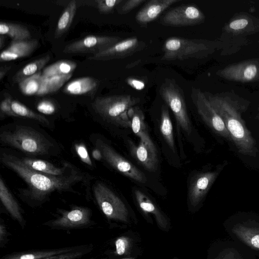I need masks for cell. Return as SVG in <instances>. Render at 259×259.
Listing matches in <instances>:
<instances>
[{"label":"cell","mask_w":259,"mask_h":259,"mask_svg":"<svg viewBox=\"0 0 259 259\" xmlns=\"http://www.w3.org/2000/svg\"><path fill=\"white\" fill-rule=\"evenodd\" d=\"M1 160L26 183L28 189L24 191V195L37 202L44 201L55 191H69L83 179V176L76 171L63 176H54L35 171L26 166L20 158L5 152L2 153Z\"/></svg>","instance_id":"6da1fadb"},{"label":"cell","mask_w":259,"mask_h":259,"mask_svg":"<svg viewBox=\"0 0 259 259\" xmlns=\"http://www.w3.org/2000/svg\"><path fill=\"white\" fill-rule=\"evenodd\" d=\"M207 99L222 119L238 151L246 155H255L257 152L255 141L234 105L222 97L209 96Z\"/></svg>","instance_id":"7a4b0ae2"},{"label":"cell","mask_w":259,"mask_h":259,"mask_svg":"<svg viewBox=\"0 0 259 259\" xmlns=\"http://www.w3.org/2000/svg\"><path fill=\"white\" fill-rule=\"evenodd\" d=\"M1 142L30 155L49 154L51 143L42 135L33 128L17 126L12 131H4L0 134Z\"/></svg>","instance_id":"3957f363"},{"label":"cell","mask_w":259,"mask_h":259,"mask_svg":"<svg viewBox=\"0 0 259 259\" xmlns=\"http://www.w3.org/2000/svg\"><path fill=\"white\" fill-rule=\"evenodd\" d=\"M139 101L138 98L128 95H113L96 98L92 106L103 118L124 126L122 116Z\"/></svg>","instance_id":"277c9868"},{"label":"cell","mask_w":259,"mask_h":259,"mask_svg":"<svg viewBox=\"0 0 259 259\" xmlns=\"http://www.w3.org/2000/svg\"><path fill=\"white\" fill-rule=\"evenodd\" d=\"M93 193L98 205L107 218L128 222V212L125 205L105 184L96 183L93 187Z\"/></svg>","instance_id":"5b68a950"},{"label":"cell","mask_w":259,"mask_h":259,"mask_svg":"<svg viewBox=\"0 0 259 259\" xmlns=\"http://www.w3.org/2000/svg\"><path fill=\"white\" fill-rule=\"evenodd\" d=\"M208 49V46L203 41L172 37L164 44L162 59L174 60L201 57Z\"/></svg>","instance_id":"8992f818"},{"label":"cell","mask_w":259,"mask_h":259,"mask_svg":"<svg viewBox=\"0 0 259 259\" xmlns=\"http://www.w3.org/2000/svg\"><path fill=\"white\" fill-rule=\"evenodd\" d=\"M160 94L172 111L178 124L188 134L191 133V124L185 101L179 87L170 79H166L160 88Z\"/></svg>","instance_id":"52a82bcc"},{"label":"cell","mask_w":259,"mask_h":259,"mask_svg":"<svg viewBox=\"0 0 259 259\" xmlns=\"http://www.w3.org/2000/svg\"><path fill=\"white\" fill-rule=\"evenodd\" d=\"M95 145L102 154L103 158L112 167L126 177L141 183H145V175L137 167L119 155L110 145L97 139Z\"/></svg>","instance_id":"ba28073f"},{"label":"cell","mask_w":259,"mask_h":259,"mask_svg":"<svg viewBox=\"0 0 259 259\" xmlns=\"http://www.w3.org/2000/svg\"><path fill=\"white\" fill-rule=\"evenodd\" d=\"M191 97L198 113L205 123L217 134L231 140L222 119L212 106L205 94L198 89L193 88Z\"/></svg>","instance_id":"9c48e42d"},{"label":"cell","mask_w":259,"mask_h":259,"mask_svg":"<svg viewBox=\"0 0 259 259\" xmlns=\"http://www.w3.org/2000/svg\"><path fill=\"white\" fill-rule=\"evenodd\" d=\"M121 40L118 37L89 35L67 45L63 50L65 54H92L102 52Z\"/></svg>","instance_id":"30bf717a"},{"label":"cell","mask_w":259,"mask_h":259,"mask_svg":"<svg viewBox=\"0 0 259 259\" xmlns=\"http://www.w3.org/2000/svg\"><path fill=\"white\" fill-rule=\"evenodd\" d=\"M204 18L203 13L195 6L183 5L168 11L161 18V22L167 26H193L203 22Z\"/></svg>","instance_id":"8fae6325"},{"label":"cell","mask_w":259,"mask_h":259,"mask_svg":"<svg viewBox=\"0 0 259 259\" xmlns=\"http://www.w3.org/2000/svg\"><path fill=\"white\" fill-rule=\"evenodd\" d=\"M145 44L137 37L121 40L109 48L98 54L90 56L89 59L97 61H108L123 58L144 49Z\"/></svg>","instance_id":"7c38bea8"},{"label":"cell","mask_w":259,"mask_h":259,"mask_svg":"<svg viewBox=\"0 0 259 259\" xmlns=\"http://www.w3.org/2000/svg\"><path fill=\"white\" fill-rule=\"evenodd\" d=\"M90 209L85 207L76 206L65 210L57 219L45 225L56 228H77L84 227L91 223Z\"/></svg>","instance_id":"4fadbf2b"},{"label":"cell","mask_w":259,"mask_h":259,"mask_svg":"<svg viewBox=\"0 0 259 259\" xmlns=\"http://www.w3.org/2000/svg\"><path fill=\"white\" fill-rule=\"evenodd\" d=\"M217 74L228 80L249 82L255 80L259 75V66L254 62H244L228 66Z\"/></svg>","instance_id":"5bb4252c"},{"label":"cell","mask_w":259,"mask_h":259,"mask_svg":"<svg viewBox=\"0 0 259 259\" xmlns=\"http://www.w3.org/2000/svg\"><path fill=\"white\" fill-rule=\"evenodd\" d=\"M231 234L250 248L259 251V223L248 221L232 227Z\"/></svg>","instance_id":"9a60e30c"},{"label":"cell","mask_w":259,"mask_h":259,"mask_svg":"<svg viewBox=\"0 0 259 259\" xmlns=\"http://www.w3.org/2000/svg\"><path fill=\"white\" fill-rule=\"evenodd\" d=\"M218 176L217 172H207L196 176L191 181L188 196L193 206L198 205L204 197Z\"/></svg>","instance_id":"2e32d148"},{"label":"cell","mask_w":259,"mask_h":259,"mask_svg":"<svg viewBox=\"0 0 259 259\" xmlns=\"http://www.w3.org/2000/svg\"><path fill=\"white\" fill-rule=\"evenodd\" d=\"M180 0H151L137 13L135 18L140 25H145L156 19L161 13Z\"/></svg>","instance_id":"e0dca14e"},{"label":"cell","mask_w":259,"mask_h":259,"mask_svg":"<svg viewBox=\"0 0 259 259\" xmlns=\"http://www.w3.org/2000/svg\"><path fill=\"white\" fill-rule=\"evenodd\" d=\"M38 45V41L35 39L12 40L10 46L1 52L0 60L1 62L9 61L27 57L32 53Z\"/></svg>","instance_id":"ac0fdd59"},{"label":"cell","mask_w":259,"mask_h":259,"mask_svg":"<svg viewBox=\"0 0 259 259\" xmlns=\"http://www.w3.org/2000/svg\"><path fill=\"white\" fill-rule=\"evenodd\" d=\"M22 162L30 168L45 174L54 176H63L70 174L74 170L68 163L59 167L47 161L28 157L20 158Z\"/></svg>","instance_id":"d6986e66"},{"label":"cell","mask_w":259,"mask_h":259,"mask_svg":"<svg viewBox=\"0 0 259 259\" xmlns=\"http://www.w3.org/2000/svg\"><path fill=\"white\" fill-rule=\"evenodd\" d=\"M132 152L137 160L147 169L154 171L158 159L155 146L140 140L137 146H131Z\"/></svg>","instance_id":"ffe728a7"},{"label":"cell","mask_w":259,"mask_h":259,"mask_svg":"<svg viewBox=\"0 0 259 259\" xmlns=\"http://www.w3.org/2000/svg\"><path fill=\"white\" fill-rule=\"evenodd\" d=\"M99 86V81L91 77H83L74 79L64 88L63 92L73 95L93 96Z\"/></svg>","instance_id":"44dd1931"},{"label":"cell","mask_w":259,"mask_h":259,"mask_svg":"<svg viewBox=\"0 0 259 259\" xmlns=\"http://www.w3.org/2000/svg\"><path fill=\"white\" fill-rule=\"evenodd\" d=\"M74 247L57 249L32 250L14 253L4 256L1 259H43L76 250Z\"/></svg>","instance_id":"7402d4cb"},{"label":"cell","mask_w":259,"mask_h":259,"mask_svg":"<svg viewBox=\"0 0 259 259\" xmlns=\"http://www.w3.org/2000/svg\"><path fill=\"white\" fill-rule=\"evenodd\" d=\"M0 199L11 217L22 224L24 221L20 207L2 177L0 178Z\"/></svg>","instance_id":"603a6c76"},{"label":"cell","mask_w":259,"mask_h":259,"mask_svg":"<svg viewBox=\"0 0 259 259\" xmlns=\"http://www.w3.org/2000/svg\"><path fill=\"white\" fill-rule=\"evenodd\" d=\"M135 195L141 209L153 214L158 225L162 229H165L167 225V220L152 201L140 190H136Z\"/></svg>","instance_id":"cb8c5ba5"},{"label":"cell","mask_w":259,"mask_h":259,"mask_svg":"<svg viewBox=\"0 0 259 259\" xmlns=\"http://www.w3.org/2000/svg\"><path fill=\"white\" fill-rule=\"evenodd\" d=\"M131 118V126L133 132L139 137L140 140L154 146V144L149 136L144 120V115L138 107L131 108L128 110Z\"/></svg>","instance_id":"d4e9b609"},{"label":"cell","mask_w":259,"mask_h":259,"mask_svg":"<svg viewBox=\"0 0 259 259\" xmlns=\"http://www.w3.org/2000/svg\"><path fill=\"white\" fill-rule=\"evenodd\" d=\"M50 60L49 55L39 58L25 65L13 76L14 82L19 83L24 79L41 71Z\"/></svg>","instance_id":"484cf974"},{"label":"cell","mask_w":259,"mask_h":259,"mask_svg":"<svg viewBox=\"0 0 259 259\" xmlns=\"http://www.w3.org/2000/svg\"><path fill=\"white\" fill-rule=\"evenodd\" d=\"M76 10V1H70L58 20L54 33L55 38L61 37L68 31L73 21Z\"/></svg>","instance_id":"4316f807"},{"label":"cell","mask_w":259,"mask_h":259,"mask_svg":"<svg viewBox=\"0 0 259 259\" xmlns=\"http://www.w3.org/2000/svg\"><path fill=\"white\" fill-rule=\"evenodd\" d=\"M0 34L8 35L13 41L28 40L31 35L26 27L17 23L3 21L0 22Z\"/></svg>","instance_id":"83f0119b"},{"label":"cell","mask_w":259,"mask_h":259,"mask_svg":"<svg viewBox=\"0 0 259 259\" xmlns=\"http://www.w3.org/2000/svg\"><path fill=\"white\" fill-rule=\"evenodd\" d=\"M76 66V63L72 61L59 60L44 68L41 73L47 77L72 74Z\"/></svg>","instance_id":"f1b7e54d"},{"label":"cell","mask_w":259,"mask_h":259,"mask_svg":"<svg viewBox=\"0 0 259 259\" xmlns=\"http://www.w3.org/2000/svg\"><path fill=\"white\" fill-rule=\"evenodd\" d=\"M72 74L44 77L43 81L37 95L42 96L57 92L71 77Z\"/></svg>","instance_id":"f546056e"},{"label":"cell","mask_w":259,"mask_h":259,"mask_svg":"<svg viewBox=\"0 0 259 259\" xmlns=\"http://www.w3.org/2000/svg\"><path fill=\"white\" fill-rule=\"evenodd\" d=\"M44 77L41 71L18 83L21 92L25 95H37L41 87Z\"/></svg>","instance_id":"4dcf8cb0"},{"label":"cell","mask_w":259,"mask_h":259,"mask_svg":"<svg viewBox=\"0 0 259 259\" xmlns=\"http://www.w3.org/2000/svg\"><path fill=\"white\" fill-rule=\"evenodd\" d=\"M160 130L167 144L174 151L175 142L172 125L168 110L165 106H163L161 110Z\"/></svg>","instance_id":"1f68e13d"},{"label":"cell","mask_w":259,"mask_h":259,"mask_svg":"<svg viewBox=\"0 0 259 259\" xmlns=\"http://www.w3.org/2000/svg\"><path fill=\"white\" fill-rule=\"evenodd\" d=\"M12 107L17 117L20 116L35 120L47 125L49 123L48 119L45 116L34 112L18 101L12 100Z\"/></svg>","instance_id":"d6a6232c"},{"label":"cell","mask_w":259,"mask_h":259,"mask_svg":"<svg viewBox=\"0 0 259 259\" xmlns=\"http://www.w3.org/2000/svg\"><path fill=\"white\" fill-rule=\"evenodd\" d=\"M124 0H97V8L101 14H108L112 13Z\"/></svg>","instance_id":"836d02e7"},{"label":"cell","mask_w":259,"mask_h":259,"mask_svg":"<svg viewBox=\"0 0 259 259\" xmlns=\"http://www.w3.org/2000/svg\"><path fill=\"white\" fill-rule=\"evenodd\" d=\"M145 2L146 0H124L117 8V12L120 14H127Z\"/></svg>","instance_id":"e575fe53"},{"label":"cell","mask_w":259,"mask_h":259,"mask_svg":"<svg viewBox=\"0 0 259 259\" xmlns=\"http://www.w3.org/2000/svg\"><path fill=\"white\" fill-rule=\"evenodd\" d=\"M36 108L39 112L46 115L52 114L56 110V107L54 102L48 99L40 101L37 104Z\"/></svg>","instance_id":"d590c367"},{"label":"cell","mask_w":259,"mask_h":259,"mask_svg":"<svg viewBox=\"0 0 259 259\" xmlns=\"http://www.w3.org/2000/svg\"><path fill=\"white\" fill-rule=\"evenodd\" d=\"M115 245L116 254L118 255H123L127 252L130 248V239L125 236L120 237L116 240Z\"/></svg>","instance_id":"8d00e7d4"},{"label":"cell","mask_w":259,"mask_h":259,"mask_svg":"<svg viewBox=\"0 0 259 259\" xmlns=\"http://www.w3.org/2000/svg\"><path fill=\"white\" fill-rule=\"evenodd\" d=\"M76 152L81 160L89 166H92L93 163L85 145L83 144L75 145Z\"/></svg>","instance_id":"74e56055"},{"label":"cell","mask_w":259,"mask_h":259,"mask_svg":"<svg viewBox=\"0 0 259 259\" xmlns=\"http://www.w3.org/2000/svg\"><path fill=\"white\" fill-rule=\"evenodd\" d=\"M89 251V250L87 249H76L75 250L66 253H64L58 255H55L43 259H76L78 257H79L83 255Z\"/></svg>","instance_id":"f35d334b"},{"label":"cell","mask_w":259,"mask_h":259,"mask_svg":"<svg viewBox=\"0 0 259 259\" xmlns=\"http://www.w3.org/2000/svg\"><path fill=\"white\" fill-rule=\"evenodd\" d=\"M12 99L10 97H6L1 102L0 110L2 113L11 116L17 117L12 107Z\"/></svg>","instance_id":"ab89813d"},{"label":"cell","mask_w":259,"mask_h":259,"mask_svg":"<svg viewBox=\"0 0 259 259\" xmlns=\"http://www.w3.org/2000/svg\"><path fill=\"white\" fill-rule=\"evenodd\" d=\"M248 24V20L245 18H239L231 21L229 24V29L233 31L242 30Z\"/></svg>","instance_id":"60d3db41"},{"label":"cell","mask_w":259,"mask_h":259,"mask_svg":"<svg viewBox=\"0 0 259 259\" xmlns=\"http://www.w3.org/2000/svg\"><path fill=\"white\" fill-rule=\"evenodd\" d=\"M216 259H241L237 253L233 250H226L221 253Z\"/></svg>","instance_id":"b9f144b4"},{"label":"cell","mask_w":259,"mask_h":259,"mask_svg":"<svg viewBox=\"0 0 259 259\" xmlns=\"http://www.w3.org/2000/svg\"><path fill=\"white\" fill-rule=\"evenodd\" d=\"M128 83L135 89L139 90L143 89L144 87L143 82L136 79H131L128 80Z\"/></svg>","instance_id":"7bdbcfd3"},{"label":"cell","mask_w":259,"mask_h":259,"mask_svg":"<svg viewBox=\"0 0 259 259\" xmlns=\"http://www.w3.org/2000/svg\"><path fill=\"white\" fill-rule=\"evenodd\" d=\"M92 156L95 159L98 160H100L103 158L101 152L98 148H96L93 151Z\"/></svg>","instance_id":"ee69618b"},{"label":"cell","mask_w":259,"mask_h":259,"mask_svg":"<svg viewBox=\"0 0 259 259\" xmlns=\"http://www.w3.org/2000/svg\"><path fill=\"white\" fill-rule=\"evenodd\" d=\"M11 66H4L0 68V80H1L7 72L10 69Z\"/></svg>","instance_id":"f6af8a7d"},{"label":"cell","mask_w":259,"mask_h":259,"mask_svg":"<svg viewBox=\"0 0 259 259\" xmlns=\"http://www.w3.org/2000/svg\"><path fill=\"white\" fill-rule=\"evenodd\" d=\"M0 236L1 242L2 243L3 240L4 239L6 236V230L5 229V227L2 224L0 226Z\"/></svg>","instance_id":"bcb514c9"},{"label":"cell","mask_w":259,"mask_h":259,"mask_svg":"<svg viewBox=\"0 0 259 259\" xmlns=\"http://www.w3.org/2000/svg\"><path fill=\"white\" fill-rule=\"evenodd\" d=\"M4 35L1 34V36H0V49L2 48L3 44L4 42L5 37H4Z\"/></svg>","instance_id":"7dc6e473"},{"label":"cell","mask_w":259,"mask_h":259,"mask_svg":"<svg viewBox=\"0 0 259 259\" xmlns=\"http://www.w3.org/2000/svg\"><path fill=\"white\" fill-rule=\"evenodd\" d=\"M121 259H135V258L133 257H131L123 258H121Z\"/></svg>","instance_id":"c3c4849f"}]
</instances>
